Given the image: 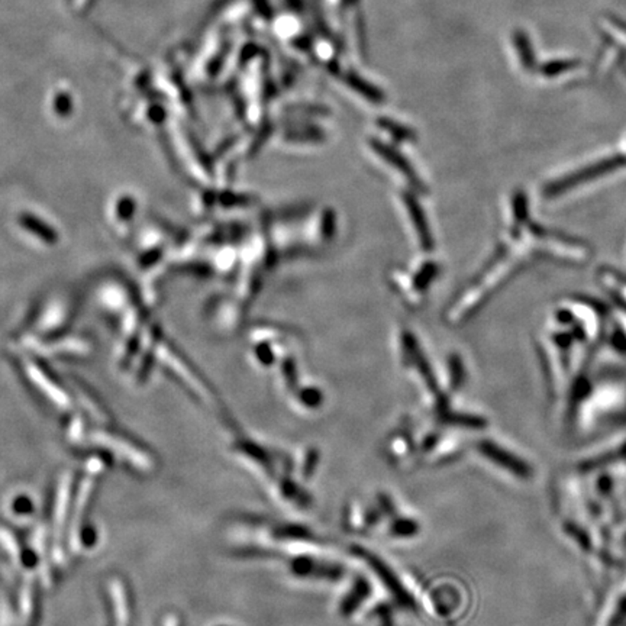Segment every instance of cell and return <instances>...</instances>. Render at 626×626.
Masks as SVG:
<instances>
[{
	"mask_svg": "<svg viewBox=\"0 0 626 626\" xmlns=\"http://www.w3.org/2000/svg\"><path fill=\"white\" fill-rule=\"evenodd\" d=\"M92 438L94 439V442L101 444V445L112 449V451L119 454L122 458L129 461L136 468L150 470L152 465V461L150 460V457L147 454H144L141 449L131 445L129 442L124 441L119 437H115L109 432H101V430H97V432H93Z\"/></svg>",
	"mask_w": 626,
	"mask_h": 626,
	"instance_id": "cell-1",
	"label": "cell"
},
{
	"mask_svg": "<svg viewBox=\"0 0 626 626\" xmlns=\"http://www.w3.org/2000/svg\"><path fill=\"white\" fill-rule=\"evenodd\" d=\"M0 541H2L3 546L10 553V555L16 560V561H24L21 548H19V544L16 542L15 537L6 531V530H0Z\"/></svg>",
	"mask_w": 626,
	"mask_h": 626,
	"instance_id": "cell-9",
	"label": "cell"
},
{
	"mask_svg": "<svg viewBox=\"0 0 626 626\" xmlns=\"http://www.w3.org/2000/svg\"><path fill=\"white\" fill-rule=\"evenodd\" d=\"M110 592H112L115 615H116V619H117V626H128V622H129V600H128L125 585L119 580H116L110 585Z\"/></svg>",
	"mask_w": 626,
	"mask_h": 626,
	"instance_id": "cell-6",
	"label": "cell"
},
{
	"mask_svg": "<svg viewBox=\"0 0 626 626\" xmlns=\"http://www.w3.org/2000/svg\"><path fill=\"white\" fill-rule=\"evenodd\" d=\"M70 487H71V477L68 474L63 479L60 492H58V500H57V509H55V535L60 537L61 527L66 521L67 515V506H68V497H70Z\"/></svg>",
	"mask_w": 626,
	"mask_h": 626,
	"instance_id": "cell-7",
	"label": "cell"
},
{
	"mask_svg": "<svg viewBox=\"0 0 626 626\" xmlns=\"http://www.w3.org/2000/svg\"><path fill=\"white\" fill-rule=\"evenodd\" d=\"M80 493H78V499L75 503V515H74V526H73V534H71V539H73V546L78 548L80 546V530H82V518L86 512V507L89 504V499L92 496L94 483L90 479H86L83 481V484L80 486Z\"/></svg>",
	"mask_w": 626,
	"mask_h": 626,
	"instance_id": "cell-4",
	"label": "cell"
},
{
	"mask_svg": "<svg viewBox=\"0 0 626 626\" xmlns=\"http://www.w3.org/2000/svg\"><path fill=\"white\" fill-rule=\"evenodd\" d=\"M305 463H306V464H305V467H303V473H305L306 477H309L313 472H315V467H316V464H318V453H316V451H310V453L307 454Z\"/></svg>",
	"mask_w": 626,
	"mask_h": 626,
	"instance_id": "cell-11",
	"label": "cell"
},
{
	"mask_svg": "<svg viewBox=\"0 0 626 626\" xmlns=\"http://www.w3.org/2000/svg\"><path fill=\"white\" fill-rule=\"evenodd\" d=\"M416 531H418V523H416L415 521L405 519V518H402V519H396L393 523H391V526H390V532H391V535H395V537H402V538L412 537V535H415Z\"/></svg>",
	"mask_w": 626,
	"mask_h": 626,
	"instance_id": "cell-8",
	"label": "cell"
},
{
	"mask_svg": "<svg viewBox=\"0 0 626 626\" xmlns=\"http://www.w3.org/2000/svg\"><path fill=\"white\" fill-rule=\"evenodd\" d=\"M364 557H365L367 562H368L371 567H373L374 572H376V574L381 578V581H384V584L387 585V589L390 590V593H393V595L396 596V599H398L402 604H406V606L412 604V600L409 599L407 593L403 590L402 584L398 581V578L393 576V573H391L384 564H381V561H379L377 558H374L373 555H368V554H365Z\"/></svg>",
	"mask_w": 626,
	"mask_h": 626,
	"instance_id": "cell-3",
	"label": "cell"
},
{
	"mask_svg": "<svg viewBox=\"0 0 626 626\" xmlns=\"http://www.w3.org/2000/svg\"><path fill=\"white\" fill-rule=\"evenodd\" d=\"M370 595V584L365 578H357L356 583L352 584L349 593L342 599L341 603V613L344 616H349L352 612L358 609V606L368 597Z\"/></svg>",
	"mask_w": 626,
	"mask_h": 626,
	"instance_id": "cell-5",
	"label": "cell"
},
{
	"mask_svg": "<svg viewBox=\"0 0 626 626\" xmlns=\"http://www.w3.org/2000/svg\"><path fill=\"white\" fill-rule=\"evenodd\" d=\"M13 512L16 514H29L32 512V503L28 497H17L13 503Z\"/></svg>",
	"mask_w": 626,
	"mask_h": 626,
	"instance_id": "cell-10",
	"label": "cell"
},
{
	"mask_svg": "<svg viewBox=\"0 0 626 626\" xmlns=\"http://www.w3.org/2000/svg\"><path fill=\"white\" fill-rule=\"evenodd\" d=\"M289 569L291 574H295L296 577H318L335 580L342 574V570L338 565L321 564L307 557H298L290 560Z\"/></svg>",
	"mask_w": 626,
	"mask_h": 626,
	"instance_id": "cell-2",
	"label": "cell"
}]
</instances>
